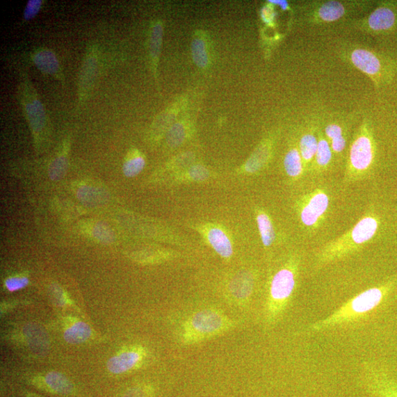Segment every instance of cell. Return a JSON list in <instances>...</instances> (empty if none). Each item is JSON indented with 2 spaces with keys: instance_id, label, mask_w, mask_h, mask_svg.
I'll list each match as a JSON object with an SVG mask.
<instances>
[{
  "instance_id": "cell-1",
  "label": "cell",
  "mask_w": 397,
  "mask_h": 397,
  "mask_svg": "<svg viewBox=\"0 0 397 397\" xmlns=\"http://www.w3.org/2000/svg\"><path fill=\"white\" fill-rule=\"evenodd\" d=\"M397 287V277L370 288L343 304L327 318L311 325V332H323L364 321L386 305Z\"/></svg>"
},
{
  "instance_id": "cell-2",
  "label": "cell",
  "mask_w": 397,
  "mask_h": 397,
  "mask_svg": "<svg viewBox=\"0 0 397 397\" xmlns=\"http://www.w3.org/2000/svg\"><path fill=\"white\" fill-rule=\"evenodd\" d=\"M337 53L343 61L366 75L377 89L390 85L397 74V60L373 49L344 43Z\"/></svg>"
},
{
  "instance_id": "cell-3",
  "label": "cell",
  "mask_w": 397,
  "mask_h": 397,
  "mask_svg": "<svg viewBox=\"0 0 397 397\" xmlns=\"http://www.w3.org/2000/svg\"><path fill=\"white\" fill-rule=\"evenodd\" d=\"M379 228L378 216L371 213L364 216L349 232L318 250L316 255V268L325 267L357 251L374 238Z\"/></svg>"
},
{
  "instance_id": "cell-4",
  "label": "cell",
  "mask_w": 397,
  "mask_h": 397,
  "mask_svg": "<svg viewBox=\"0 0 397 397\" xmlns=\"http://www.w3.org/2000/svg\"><path fill=\"white\" fill-rule=\"evenodd\" d=\"M300 258L293 256L273 275L265 305V321L273 325L283 316L297 286Z\"/></svg>"
},
{
  "instance_id": "cell-5",
  "label": "cell",
  "mask_w": 397,
  "mask_h": 397,
  "mask_svg": "<svg viewBox=\"0 0 397 397\" xmlns=\"http://www.w3.org/2000/svg\"><path fill=\"white\" fill-rule=\"evenodd\" d=\"M376 157L377 145L373 124L364 118L355 133L350 147L345 181L354 183L367 176L374 168Z\"/></svg>"
},
{
  "instance_id": "cell-6",
  "label": "cell",
  "mask_w": 397,
  "mask_h": 397,
  "mask_svg": "<svg viewBox=\"0 0 397 397\" xmlns=\"http://www.w3.org/2000/svg\"><path fill=\"white\" fill-rule=\"evenodd\" d=\"M371 7L373 3L364 0H314L304 2L300 10L304 24L319 25L338 22Z\"/></svg>"
},
{
  "instance_id": "cell-7",
  "label": "cell",
  "mask_w": 397,
  "mask_h": 397,
  "mask_svg": "<svg viewBox=\"0 0 397 397\" xmlns=\"http://www.w3.org/2000/svg\"><path fill=\"white\" fill-rule=\"evenodd\" d=\"M234 326L230 320L220 311L206 309L189 318L184 326L183 341L191 344L222 334Z\"/></svg>"
},
{
  "instance_id": "cell-8",
  "label": "cell",
  "mask_w": 397,
  "mask_h": 397,
  "mask_svg": "<svg viewBox=\"0 0 397 397\" xmlns=\"http://www.w3.org/2000/svg\"><path fill=\"white\" fill-rule=\"evenodd\" d=\"M351 26L373 35H382L397 30V1H381L369 15L353 20Z\"/></svg>"
},
{
  "instance_id": "cell-9",
  "label": "cell",
  "mask_w": 397,
  "mask_h": 397,
  "mask_svg": "<svg viewBox=\"0 0 397 397\" xmlns=\"http://www.w3.org/2000/svg\"><path fill=\"white\" fill-rule=\"evenodd\" d=\"M330 207V197L326 191L316 188L305 195L298 206V215L302 225L314 230L325 220Z\"/></svg>"
},
{
  "instance_id": "cell-10",
  "label": "cell",
  "mask_w": 397,
  "mask_h": 397,
  "mask_svg": "<svg viewBox=\"0 0 397 397\" xmlns=\"http://www.w3.org/2000/svg\"><path fill=\"white\" fill-rule=\"evenodd\" d=\"M363 375L373 397H397V382L385 366L375 362H366Z\"/></svg>"
},
{
  "instance_id": "cell-11",
  "label": "cell",
  "mask_w": 397,
  "mask_h": 397,
  "mask_svg": "<svg viewBox=\"0 0 397 397\" xmlns=\"http://www.w3.org/2000/svg\"><path fill=\"white\" fill-rule=\"evenodd\" d=\"M319 122H309L305 127L299 138V147L305 172H311L316 155Z\"/></svg>"
},
{
  "instance_id": "cell-12",
  "label": "cell",
  "mask_w": 397,
  "mask_h": 397,
  "mask_svg": "<svg viewBox=\"0 0 397 397\" xmlns=\"http://www.w3.org/2000/svg\"><path fill=\"white\" fill-rule=\"evenodd\" d=\"M323 133L328 140L334 155L340 156L348 145V131L341 121H329L323 124Z\"/></svg>"
},
{
  "instance_id": "cell-13",
  "label": "cell",
  "mask_w": 397,
  "mask_h": 397,
  "mask_svg": "<svg viewBox=\"0 0 397 397\" xmlns=\"http://www.w3.org/2000/svg\"><path fill=\"white\" fill-rule=\"evenodd\" d=\"M24 111L33 131L38 133L44 130L47 124L46 113L40 99L33 96L24 101Z\"/></svg>"
},
{
  "instance_id": "cell-14",
  "label": "cell",
  "mask_w": 397,
  "mask_h": 397,
  "mask_svg": "<svg viewBox=\"0 0 397 397\" xmlns=\"http://www.w3.org/2000/svg\"><path fill=\"white\" fill-rule=\"evenodd\" d=\"M318 148L312 171L323 172L329 168L334 153H332L328 140L323 133L321 122H319L318 125Z\"/></svg>"
},
{
  "instance_id": "cell-15",
  "label": "cell",
  "mask_w": 397,
  "mask_h": 397,
  "mask_svg": "<svg viewBox=\"0 0 397 397\" xmlns=\"http://www.w3.org/2000/svg\"><path fill=\"white\" fill-rule=\"evenodd\" d=\"M273 151V143L270 139L264 142L252 153L247 161L245 169L247 172L255 173L261 170L270 161Z\"/></svg>"
},
{
  "instance_id": "cell-16",
  "label": "cell",
  "mask_w": 397,
  "mask_h": 397,
  "mask_svg": "<svg viewBox=\"0 0 397 397\" xmlns=\"http://www.w3.org/2000/svg\"><path fill=\"white\" fill-rule=\"evenodd\" d=\"M286 175L293 180H299L305 174L304 163L299 147V142L294 144L286 152L284 158Z\"/></svg>"
},
{
  "instance_id": "cell-17",
  "label": "cell",
  "mask_w": 397,
  "mask_h": 397,
  "mask_svg": "<svg viewBox=\"0 0 397 397\" xmlns=\"http://www.w3.org/2000/svg\"><path fill=\"white\" fill-rule=\"evenodd\" d=\"M142 359L136 351L123 353L113 357L108 362V368L113 374H122L133 368Z\"/></svg>"
},
{
  "instance_id": "cell-18",
  "label": "cell",
  "mask_w": 397,
  "mask_h": 397,
  "mask_svg": "<svg viewBox=\"0 0 397 397\" xmlns=\"http://www.w3.org/2000/svg\"><path fill=\"white\" fill-rule=\"evenodd\" d=\"M229 289L235 300L245 301L252 292L253 278L249 273H239L230 282Z\"/></svg>"
},
{
  "instance_id": "cell-19",
  "label": "cell",
  "mask_w": 397,
  "mask_h": 397,
  "mask_svg": "<svg viewBox=\"0 0 397 397\" xmlns=\"http://www.w3.org/2000/svg\"><path fill=\"white\" fill-rule=\"evenodd\" d=\"M33 60L36 67L44 74L55 75L60 70L58 58L51 50H38L33 55Z\"/></svg>"
},
{
  "instance_id": "cell-20",
  "label": "cell",
  "mask_w": 397,
  "mask_h": 397,
  "mask_svg": "<svg viewBox=\"0 0 397 397\" xmlns=\"http://www.w3.org/2000/svg\"><path fill=\"white\" fill-rule=\"evenodd\" d=\"M208 238L214 250L224 259H229L233 254V247L229 238L219 228H212L208 234Z\"/></svg>"
},
{
  "instance_id": "cell-21",
  "label": "cell",
  "mask_w": 397,
  "mask_h": 397,
  "mask_svg": "<svg viewBox=\"0 0 397 397\" xmlns=\"http://www.w3.org/2000/svg\"><path fill=\"white\" fill-rule=\"evenodd\" d=\"M92 335V330L86 323H76L64 332V339L72 344H79L87 341Z\"/></svg>"
},
{
  "instance_id": "cell-22",
  "label": "cell",
  "mask_w": 397,
  "mask_h": 397,
  "mask_svg": "<svg viewBox=\"0 0 397 397\" xmlns=\"http://www.w3.org/2000/svg\"><path fill=\"white\" fill-rule=\"evenodd\" d=\"M257 224L263 245L266 248L271 247L276 236L270 217L264 212L259 213L257 216Z\"/></svg>"
},
{
  "instance_id": "cell-23",
  "label": "cell",
  "mask_w": 397,
  "mask_h": 397,
  "mask_svg": "<svg viewBox=\"0 0 397 397\" xmlns=\"http://www.w3.org/2000/svg\"><path fill=\"white\" fill-rule=\"evenodd\" d=\"M45 381L50 389L58 394L68 395L73 391L71 382L60 373H50L47 375Z\"/></svg>"
},
{
  "instance_id": "cell-24",
  "label": "cell",
  "mask_w": 397,
  "mask_h": 397,
  "mask_svg": "<svg viewBox=\"0 0 397 397\" xmlns=\"http://www.w3.org/2000/svg\"><path fill=\"white\" fill-rule=\"evenodd\" d=\"M69 161L66 156L60 155L51 163L49 168V177L54 181L61 180L67 173Z\"/></svg>"
},
{
  "instance_id": "cell-25",
  "label": "cell",
  "mask_w": 397,
  "mask_h": 397,
  "mask_svg": "<svg viewBox=\"0 0 397 397\" xmlns=\"http://www.w3.org/2000/svg\"><path fill=\"white\" fill-rule=\"evenodd\" d=\"M146 161L144 157L133 154L131 157H127L123 165V173L127 177L137 176L145 168Z\"/></svg>"
},
{
  "instance_id": "cell-26",
  "label": "cell",
  "mask_w": 397,
  "mask_h": 397,
  "mask_svg": "<svg viewBox=\"0 0 397 397\" xmlns=\"http://www.w3.org/2000/svg\"><path fill=\"white\" fill-rule=\"evenodd\" d=\"M192 57L200 68H206L209 63V57L206 44L200 38H196L191 44Z\"/></svg>"
},
{
  "instance_id": "cell-27",
  "label": "cell",
  "mask_w": 397,
  "mask_h": 397,
  "mask_svg": "<svg viewBox=\"0 0 397 397\" xmlns=\"http://www.w3.org/2000/svg\"><path fill=\"white\" fill-rule=\"evenodd\" d=\"M163 40V27L158 23L153 27L150 40V54L153 61L159 59Z\"/></svg>"
},
{
  "instance_id": "cell-28",
  "label": "cell",
  "mask_w": 397,
  "mask_h": 397,
  "mask_svg": "<svg viewBox=\"0 0 397 397\" xmlns=\"http://www.w3.org/2000/svg\"><path fill=\"white\" fill-rule=\"evenodd\" d=\"M79 200L87 204H97L102 197L100 191L90 186H83L76 193Z\"/></svg>"
},
{
  "instance_id": "cell-29",
  "label": "cell",
  "mask_w": 397,
  "mask_h": 397,
  "mask_svg": "<svg viewBox=\"0 0 397 397\" xmlns=\"http://www.w3.org/2000/svg\"><path fill=\"white\" fill-rule=\"evenodd\" d=\"M186 137V131L184 127L180 123L175 124L170 129L166 140L170 146L172 147L181 145Z\"/></svg>"
},
{
  "instance_id": "cell-30",
  "label": "cell",
  "mask_w": 397,
  "mask_h": 397,
  "mask_svg": "<svg viewBox=\"0 0 397 397\" xmlns=\"http://www.w3.org/2000/svg\"><path fill=\"white\" fill-rule=\"evenodd\" d=\"M97 59L94 56L88 57L85 63V68L83 69V74H82L81 78V89L84 91L90 83L91 79H92V76L96 67Z\"/></svg>"
},
{
  "instance_id": "cell-31",
  "label": "cell",
  "mask_w": 397,
  "mask_h": 397,
  "mask_svg": "<svg viewBox=\"0 0 397 397\" xmlns=\"http://www.w3.org/2000/svg\"><path fill=\"white\" fill-rule=\"evenodd\" d=\"M93 236L104 243H110L113 240V235L110 228L105 225L97 224L92 230Z\"/></svg>"
},
{
  "instance_id": "cell-32",
  "label": "cell",
  "mask_w": 397,
  "mask_h": 397,
  "mask_svg": "<svg viewBox=\"0 0 397 397\" xmlns=\"http://www.w3.org/2000/svg\"><path fill=\"white\" fill-rule=\"evenodd\" d=\"M42 3V0H30L24 11V19L26 21L33 19L40 11Z\"/></svg>"
},
{
  "instance_id": "cell-33",
  "label": "cell",
  "mask_w": 397,
  "mask_h": 397,
  "mask_svg": "<svg viewBox=\"0 0 397 397\" xmlns=\"http://www.w3.org/2000/svg\"><path fill=\"white\" fill-rule=\"evenodd\" d=\"M261 10V17L264 23L268 25H274L277 17V13L273 5L267 2Z\"/></svg>"
},
{
  "instance_id": "cell-34",
  "label": "cell",
  "mask_w": 397,
  "mask_h": 397,
  "mask_svg": "<svg viewBox=\"0 0 397 397\" xmlns=\"http://www.w3.org/2000/svg\"><path fill=\"white\" fill-rule=\"evenodd\" d=\"M27 277H10L6 281V286L10 291L20 290L29 285Z\"/></svg>"
},
{
  "instance_id": "cell-35",
  "label": "cell",
  "mask_w": 397,
  "mask_h": 397,
  "mask_svg": "<svg viewBox=\"0 0 397 397\" xmlns=\"http://www.w3.org/2000/svg\"><path fill=\"white\" fill-rule=\"evenodd\" d=\"M189 175L194 181H203L209 177V172L204 166L196 165L190 169Z\"/></svg>"
},
{
  "instance_id": "cell-36",
  "label": "cell",
  "mask_w": 397,
  "mask_h": 397,
  "mask_svg": "<svg viewBox=\"0 0 397 397\" xmlns=\"http://www.w3.org/2000/svg\"><path fill=\"white\" fill-rule=\"evenodd\" d=\"M124 397H148L145 389L136 388L128 391Z\"/></svg>"
}]
</instances>
